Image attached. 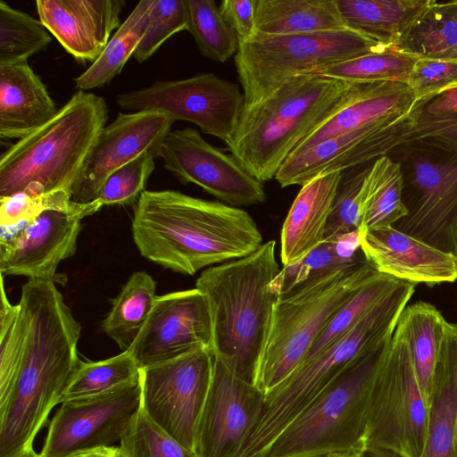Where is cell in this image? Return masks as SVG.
<instances>
[{"label":"cell","instance_id":"1","mask_svg":"<svg viewBox=\"0 0 457 457\" xmlns=\"http://www.w3.org/2000/svg\"><path fill=\"white\" fill-rule=\"evenodd\" d=\"M24 337L19 372L0 406V457H34L33 443L61 403L80 359L81 326L58 290L34 288L18 303Z\"/></svg>","mask_w":457,"mask_h":457},{"label":"cell","instance_id":"2","mask_svg":"<svg viewBox=\"0 0 457 457\" xmlns=\"http://www.w3.org/2000/svg\"><path fill=\"white\" fill-rule=\"evenodd\" d=\"M132 236L142 256L184 275L245 257L262 245V236L245 211L175 190L141 194L134 208Z\"/></svg>","mask_w":457,"mask_h":457},{"label":"cell","instance_id":"3","mask_svg":"<svg viewBox=\"0 0 457 457\" xmlns=\"http://www.w3.org/2000/svg\"><path fill=\"white\" fill-rule=\"evenodd\" d=\"M275 246L266 242L245 257L205 269L195 281L210 311L213 355L253 385L278 298L271 286L281 270Z\"/></svg>","mask_w":457,"mask_h":457},{"label":"cell","instance_id":"4","mask_svg":"<svg viewBox=\"0 0 457 457\" xmlns=\"http://www.w3.org/2000/svg\"><path fill=\"white\" fill-rule=\"evenodd\" d=\"M353 83L302 74L265 99L245 104L227 145L230 155L261 183L274 179L302 140L343 104Z\"/></svg>","mask_w":457,"mask_h":457},{"label":"cell","instance_id":"5","mask_svg":"<svg viewBox=\"0 0 457 457\" xmlns=\"http://www.w3.org/2000/svg\"><path fill=\"white\" fill-rule=\"evenodd\" d=\"M104 99L79 90L45 125L0 156V198L17 192L71 197L96 140L106 127Z\"/></svg>","mask_w":457,"mask_h":457},{"label":"cell","instance_id":"6","mask_svg":"<svg viewBox=\"0 0 457 457\" xmlns=\"http://www.w3.org/2000/svg\"><path fill=\"white\" fill-rule=\"evenodd\" d=\"M377 273L364 258L278 296L254 386L266 395L286 379L303 362L337 311Z\"/></svg>","mask_w":457,"mask_h":457},{"label":"cell","instance_id":"7","mask_svg":"<svg viewBox=\"0 0 457 457\" xmlns=\"http://www.w3.org/2000/svg\"><path fill=\"white\" fill-rule=\"evenodd\" d=\"M392 337L350 364L285 428L264 457H320L366 448L371 391Z\"/></svg>","mask_w":457,"mask_h":457},{"label":"cell","instance_id":"8","mask_svg":"<svg viewBox=\"0 0 457 457\" xmlns=\"http://www.w3.org/2000/svg\"><path fill=\"white\" fill-rule=\"evenodd\" d=\"M392 48L349 28L289 35L257 32L238 44L234 60L245 104H252L293 77Z\"/></svg>","mask_w":457,"mask_h":457},{"label":"cell","instance_id":"9","mask_svg":"<svg viewBox=\"0 0 457 457\" xmlns=\"http://www.w3.org/2000/svg\"><path fill=\"white\" fill-rule=\"evenodd\" d=\"M387 156L401 168L406 209L392 227L454 254L457 152L417 141L395 147Z\"/></svg>","mask_w":457,"mask_h":457},{"label":"cell","instance_id":"10","mask_svg":"<svg viewBox=\"0 0 457 457\" xmlns=\"http://www.w3.org/2000/svg\"><path fill=\"white\" fill-rule=\"evenodd\" d=\"M428 427V407L407 343L395 328L371 391L366 447L391 450L403 457H422Z\"/></svg>","mask_w":457,"mask_h":457},{"label":"cell","instance_id":"11","mask_svg":"<svg viewBox=\"0 0 457 457\" xmlns=\"http://www.w3.org/2000/svg\"><path fill=\"white\" fill-rule=\"evenodd\" d=\"M116 102L122 109L154 111L169 115L174 121L191 122L228 145L237 127L245 96L238 85L212 73H201L120 93Z\"/></svg>","mask_w":457,"mask_h":457},{"label":"cell","instance_id":"12","mask_svg":"<svg viewBox=\"0 0 457 457\" xmlns=\"http://www.w3.org/2000/svg\"><path fill=\"white\" fill-rule=\"evenodd\" d=\"M213 360L211 349L201 348L140 369L141 408L163 431L195 453Z\"/></svg>","mask_w":457,"mask_h":457},{"label":"cell","instance_id":"13","mask_svg":"<svg viewBox=\"0 0 457 457\" xmlns=\"http://www.w3.org/2000/svg\"><path fill=\"white\" fill-rule=\"evenodd\" d=\"M141 407L138 383L119 390L62 403L48 426L43 457H68L120 442Z\"/></svg>","mask_w":457,"mask_h":457},{"label":"cell","instance_id":"14","mask_svg":"<svg viewBox=\"0 0 457 457\" xmlns=\"http://www.w3.org/2000/svg\"><path fill=\"white\" fill-rule=\"evenodd\" d=\"M103 207L99 200L44 210L13 235L0 239V270L29 279L54 280L60 262L72 256L83 218Z\"/></svg>","mask_w":457,"mask_h":457},{"label":"cell","instance_id":"15","mask_svg":"<svg viewBox=\"0 0 457 457\" xmlns=\"http://www.w3.org/2000/svg\"><path fill=\"white\" fill-rule=\"evenodd\" d=\"M160 158L181 183L199 186L228 205L245 206L266 200L262 183L194 129L170 131L162 142Z\"/></svg>","mask_w":457,"mask_h":457},{"label":"cell","instance_id":"16","mask_svg":"<svg viewBox=\"0 0 457 457\" xmlns=\"http://www.w3.org/2000/svg\"><path fill=\"white\" fill-rule=\"evenodd\" d=\"M201 348L212 351V320L205 296L195 287L157 296L127 351L138 368L145 369Z\"/></svg>","mask_w":457,"mask_h":457},{"label":"cell","instance_id":"17","mask_svg":"<svg viewBox=\"0 0 457 457\" xmlns=\"http://www.w3.org/2000/svg\"><path fill=\"white\" fill-rule=\"evenodd\" d=\"M265 395L214 356L212 377L195 435L199 457H232L258 420Z\"/></svg>","mask_w":457,"mask_h":457},{"label":"cell","instance_id":"18","mask_svg":"<svg viewBox=\"0 0 457 457\" xmlns=\"http://www.w3.org/2000/svg\"><path fill=\"white\" fill-rule=\"evenodd\" d=\"M175 121L154 111L118 113L99 135L71 195V201L96 200L105 179L114 170L141 154L161 156L162 145Z\"/></svg>","mask_w":457,"mask_h":457},{"label":"cell","instance_id":"19","mask_svg":"<svg viewBox=\"0 0 457 457\" xmlns=\"http://www.w3.org/2000/svg\"><path fill=\"white\" fill-rule=\"evenodd\" d=\"M361 248L378 272L429 287L457 279V257L390 227L360 228Z\"/></svg>","mask_w":457,"mask_h":457},{"label":"cell","instance_id":"20","mask_svg":"<svg viewBox=\"0 0 457 457\" xmlns=\"http://www.w3.org/2000/svg\"><path fill=\"white\" fill-rule=\"evenodd\" d=\"M39 21L79 62L92 63L120 26L123 0H37Z\"/></svg>","mask_w":457,"mask_h":457},{"label":"cell","instance_id":"21","mask_svg":"<svg viewBox=\"0 0 457 457\" xmlns=\"http://www.w3.org/2000/svg\"><path fill=\"white\" fill-rule=\"evenodd\" d=\"M417 102L412 89L403 82H353L343 104L305 137L290 156L362 126L377 122L394 124L404 119Z\"/></svg>","mask_w":457,"mask_h":457},{"label":"cell","instance_id":"22","mask_svg":"<svg viewBox=\"0 0 457 457\" xmlns=\"http://www.w3.org/2000/svg\"><path fill=\"white\" fill-rule=\"evenodd\" d=\"M342 172L320 175L307 182L295 198L280 234L283 266L302 260L325 240V232Z\"/></svg>","mask_w":457,"mask_h":457},{"label":"cell","instance_id":"23","mask_svg":"<svg viewBox=\"0 0 457 457\" xmlns=\"http://www.w3.org/2000/svg\"><path fill=\"white\" fill-rule=\"evenodd\" d=\"M58 110L28 62L0 65L1 138H23L48 122Z\"/></svg>","mask_w":457,"mask_h":457},{"label":"cell","instance_id":"24","mask_svg":"<svg viewBox=\"0 0 457 457\" xmlns=\"http://www.w3.org/2000/svg\"><path fill=\"white\" fill-rule=\"evenodd\" d=\"M428 407L422 457H457V324H445Z\"/></svg>","mask_w":457,"mask_h":457},{"label":"cell","instance_id":"25","mask_svg":"<svg viewBox=\"0 0 457 457\" xmlns=\"http://www.w3.org/2000/svg\"><path fill=\"white\" fill-rule=\"evenodd\" d=\"M255 21L258 32L267 35L348 29L337 0H256Z\"/></svg>","mask_w":457,"mask_h":457},{"label":"cell","instance_id":"26","mask_svg":"<svg viewBox=\"0 0 457 457\" xmlns=\"http://www.w3.org/2000/svg\"><path fill=\"white\" fill-rule=\"evenodd\" d=\"M347 27L394 48L430 0H337Z\"/></svg>","mask_w":457,"mask_h":457},{"label":"cell","instance_id":"27","mask_svg":"<svg viewBox=\"0 0 457 457\" xmlns=\"http://www.w3.org/2000/svg\"><path fill=\"white\" fill-rule=\"evenodd\" d=\"M394 49L417 59L457 62V0H430Z\"/></svg>","mask_w":457,"mask_h":457},{"label":"cell","instance_id":"28","mask_svg":"<svg viewBox=\"0 0 457 457\" xmlns=\"http://www.w3.org/2000/svg\"><path fill=\"white\" fill-rule=\"evenodd\" d=\"M446 322L435 306L417 302L403 309L395 328L407 343L416 378L427 404L431 395L434 370Z\"/></svg>","mask_w":457,"mask_h":457},{"label":"cell","instance_id":"29","mask_svg":"<svg viewBox=\"0 0 457 457\" xmlns=\"http://www.w3.org/2000/svg\"><path fill=\"white\" fill-rule=\"evenodd\" d=\"M153 1L142 0L135 6L101 55L75 79L77 88L85 91L102 87L121 72L150 25Z\"/></svg>","mask_w":457,"mask_h":457},{"label":"cell","instance_id":"30","mask_svg":"<svg viewBox=\"0 0 457 457\" xmlns=\"http://www.w3.org/2000/svg\"><path fill=\"white\" fill-rule=\"evenodd\" d=\"M155 291L154 278L145 271H136L112 301L102 328L122 352L133 345L146 323L157 298Z\"/></svg>","mask_w":457,"mask_h":457},{"label":"cell","instance_id":"31","mask_svg":"<svg viewBox=\"0 0 457 457\" xmlns=\"http://www.w3.org/2000/svg\"><path fill=\"white\" fill-rule=\"evenodd\" d=\"M366 258L361 248L360 229L326 238L299 262L283 266L272 282L278 297L301 284Z\"/></svg>","mask_w":457,"mask_h":457},{"label":"cell","instance_id":"32","mask_svg":"<svg viewBox=\"0 0 457 457\" xmlns=\"http://www.w3.org/2000/svg\"><path fill=\"white\" fill-rule=\"evenodd\" d=\"M399 164L385 155L374 161L366 178L361 203V228L393 226L406 215Z\"/></svg>","mask_w":457,"mask_h":457},{"label":"cell","instance_id":"33","mask_svg":"<svg viewBox=\"0 0 457 457\" xmlns=\"http://www.w3.org/2000/svg\"><path fill=\"white\" fill-rule=\"evenodd\" d=\"M140 369L129 351L97 361H80L62 402L99 395L138 383Z\"/></svg>","mask_w":457,"mask_h":457},{"label":"cell","instance_id":"34","mask_svg":"<svg viewBox=\"0 0 457 457\" xmlns=\"http://www.w3.org/2000/svg\"><path fill=\"white\" fill-rule=\"evenodd\" d=\"M401 281L380 272L370 278L332 316L303 361L318 354L346 334Z\"/></svg>","mask_w":457,"mask_h":457},{"label":"cell","instance_id":"35","mask_svg":"<svg viewBox=\"0 0 457 457\" xmlns=\"http://www.w3.org/2000/svg\"><path fill=\"white\" fill-rule=\"evenodd\" d=\"M418 60L392 48L337 62L312 73L348 82L406 83Z\"/></svg>","mask_w":457,"mask_h":457},{"label":"cell","instance_id":"36","mask_svg":"<svg viewBox=\"0 0 457 457\" xmlns=\"http://www.w3.org/2000/svg\"><path fill=\"white\" fill-rule=\"evenodd\" d=\"M188 29L201 54L225 62L236 54L238 40L226 23L214 0H187Z\"/></svg>","mask_w":457,"mask_h":457},{"label":"cell","instance_id":"37","mask_svg":"<svg viewBox=\"0 0 457 457\" xmlns=\"http://www.w3.org/2000/svg\"><path fill=\"white\" fill-rule=\"evenodd\" d=\"M50 42L40 21L0 1V65L28 62Z\"/></svg>","mask_w":457,"mask_h":457},{"label":"cell","instance_id":"38","mask_svg":"<svg viewBox=\"0 0 457 457\" xmlns=\"http://www.w3.org/2000/svg\"><path fill=\"white\" fill-rule=\"evenodd\" d=\"M119 443L121 457H199L163 431L141 407Z\"/></svg>","mask_w":457,"mask_h":457},{"label":"cell","instance_id":"39","mask_svg":"<svg viewBox=\"0 0 457 457\" xmlns=\"http://www.w3.org/2000/svg\"><path fill=\"white\" fill-rule=\"evenodd\" d=\"M24 326L18 303H10L1 277L0 310V406L8 399L15 383L21 358Z\"/></svg>","mask_w":457,"mask_h":457},{"label":"cell","instance_id":"40","mask_svg":"<svg viewBox=\"0 0 457 457\" xmlns=\"http://www.w3.org/2000/svg\"><path fill=\"white\" fill-rule=\"evenodd\" d=\"M156 156L150 152L114 170L104 182L98 195L104 205H128L137 202L154 170Z\"/></svg>","mask_w":457,"mask_h":457},{"label":"cell","instance_id":"41","mask_svg":"<svg viewBox=\"0 0 457 457\" xmlns=\"http://www.w3.org/2000/svg\"><path fill=\"white\" fill-rule=\"evenodd\" d=\"M188 20L187 0H154L150 25L132 57L146 61L172 35L187 30Z\"/></svg>","mask_w":457,"mask_h":457},{"label":"cell","instance_id":"42","mask_svg":"<svg viewBox=\"0 0 457 457\" xmlns=\"http://www.w3.org/2000/svg\"><path fill=\"white\" fill-rule=\"evenodd\" d=\"M370 167L340 181L328 220L325 239L357 231L361 227V203Z\"/></svg>","mask_w":457,"mask_h":457},{"label":"cell","instance_id":"43","mask_svg":"<svg viewBox=\"0 0 457 457\" xmlns=\"http://www.w3.org/2000/svg\"><path fill=\"white\" fill-rule=\"evenodd\" d=\"M0 238L13 235L44 210L68 207L74 203L71 201V195L63 191L46 195L17 192L0 198Z\"/></svg>","mask_w":457,"mask_h":457},{"label":"cell","instance_id":"44","mask_svg":"<svg viewBox=\"0 0 457 457\" xmlns=\"http://www.w3.org/2000/svg\"><path fill=\"white\" fill-rule=\"evenodd\" d=\"M406 84L417 101L457 87V62L419 59Z\"/></svg>","mask_w":457,"mask_h":457},{"label":"cell","instance_id":"45","mask_svg":"<svg viewBox=\"0 0 457 457\" xmlns=\"http://www.w3.org/2000/svg\"><path fill=\"white\" fill-rule=\"evenodd\" d=\"M256 0H223L219 8L226 23L236 33L238 44L257 34Z\"/></svg>","mask_w":457,"mask_h":457},{"label":"cell","instance_id":"46","mask_svg":"<svg viewBox=\"0 0 457 457\" xmlns=\"http://www.w3.org/2000/svg\"><path fill=\"white\" fill-rule=\"evenodd\" d=\"M413 111L435 116H457V87L417 102Z\"/></svg>","mask_w":457,"mask_h":457},{"label":"cell","instance_id":"47","mask_svg":"<svg viewBox=\"0 0 457 457\" xmlns=\"http://www.w3.org/2000/svg\"><path fill=\"white\" fill-rule=\"evenodd\" d=\"M419 142L430 144L446 150L457 152V120L447 128L437 130L428 137L419 140Z\"/></svg>","mask_w":457,"mask_h":457},{"label":"cell","instance_id":"48","mask_svg":"<svg viewBox=\"0 0 457 457\" xmlns=\"http://www.w3.org/2000/svg\"><path fill=\"white\" fill-rule=\"evenodd\" d=\"M358 457H403L401 454L396 452L381 449V448H370L366 447L362 450V452L359 454Z\"/></svg>","mask_w":457,"mask_h":457},{"label":"cell","instance_id":"49","mask_svg":"<svg viewBox=\"0 0 457 457\" xmlns=\"http://www.w3.org/2000/svg\"><path fill=\"white\" fill-rule=\"evenodd\" d=\"M362 451L332 453L320 457H358Z\"/></svg>","mask_w":457,"mask_h":457},{"label":"cell","instance_id":"50","mask_svg":"<svg viewBox=\"0 0 457 457\" xmlns=\"http://www.w3.org/2000/svg\"><path fill=\"white\" fill-rule=\"evenodd\" d=\"M454 255L457 257V224L454 232Z\"/></svg>","mask_w":457,"mask_h":457},{"label":"cell","instance_id":"51","mask_svg":"<svg viewBox=\"0 0 457 457\" xmlns=\"http://www.w3.org/2000/svg\"><path fill=\"white\" fill-rule=\"evenodd\" d=\"M34 457H43V456H41V454H40V453H37V454L36 456H34Z\"/></svg>","mask_w":457,"mask_h":457}]
</instances>
